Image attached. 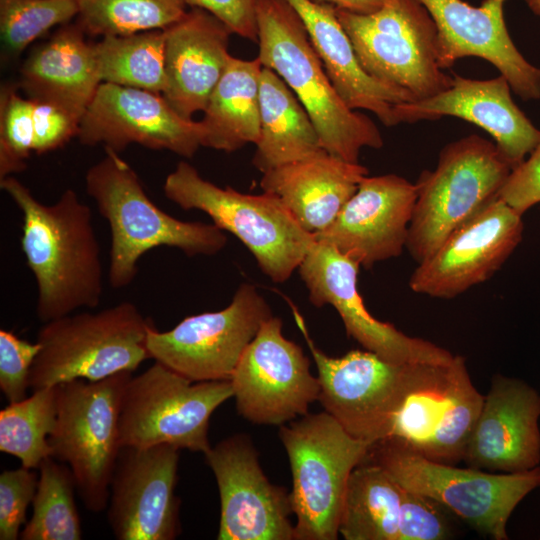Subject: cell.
<instances>
[{"instance_id": "obj_7", "label": "cell", "mask_w": 540, "mask_h": 540, "mask_svg": "<svg viewBox=\"0 0 540 540\" xmlns=\"http://www.w3.org/2000/svg\"><path fill=\"white\" fill-rule=\"evenodd\" d=\"M511 170L495 143L479 135L447 144L436 168L423 171L415 183L417 199L406 249L416 263L498 199Z\"/></svg>"}, {"instance_id": "obj_5", "label": "cell", "mask_w": 540, "mask_h": 540, "mask_svg": "<svg viewBox=\"0 0 540 540\" xmlns=\"http://www.w3.org/2000/svg\"><path fill=\"white\" fill-rule=\"evenodd\" d=\"M163 192L180 208L203 211L218 228L236 236L276 283L291 277L315 241L277 196L219 187L186 161L167 175Z\"/></svg>"}, {"instance_id": "obj_45", "label": "cell", "mask_w": 540, "mask_h": 540, "mask_svg": "<svg viewBox=\"0 0 540 540\" xmlns=\"http://www.w3.org/2000/svg\"><path fill=\"white\" fill-rule=\"evenodd\" d=\"M528 8L537 16H540V0H523Z\"/></svg>"}, {"instance_id": "obj_3", "label": "cell", "mask_w": 540, "mask_h": 540, "mask_svg": "<svg viewBox=\"0 0 540 540\" xmlns=\"http://www.w3.org/2000/svg\"><path fill=\"white\" fill-rule=\"evenodd\" d=\"M105 150V156L86 172L85 187L110 227L108 280L112 288L130 285L139 259L154 248L212 256L226 246L227 237L215 224L179 220L160 209L134 169L117 152Z\"/></svg>"}, {"instance_id": "obj_43", "label": "cell", "mask_w": 540, "mask_h": 540, "mask_svg": "<svg viewBox=\"0 0 540 540\" xmlns=\"http://www.w3.org/2000/svg\"><path fill=\"white\" fill-rule=\"evenodd\" d=\"M191 8L203 9L222 21L233 34L257 42V0H185Z\"/></svg>"}, {"instance_id": "obj_24", "label": "cell", "mask_w": 540, "mask_h": 540, "mask_svg": "<svg viewBox=\"0 0 540 540\" xmlns=\"http://www.w3.org/2000/svg\"><path fill=\"white\" fill-rule=\"evenodd\" d=\"M511 91L502 75L475 80L455 74L446 90L425 99L399 104L395 112L399 123L436 120L443 116L471 122L492 136L513 169L535 148L540 140V130L515 104Z\"/></svg>"}, {"instance_id": "obj_25", "label": "cell", "mask_w": 540, "mask_h": 540, "mask_svg": "<svg viewBox=\"0 0 540 540\" xmlns=\"http://www.w3.org/2000/svg\"><path fill=\"white\" fill-rule=\"evenodd\" d=\"M165 76L162 93L182 117L203 112L232 57V31L217 17L191 8L164 29Z\"/></svg>"}, {"instance_id": "obj_16", "label": "cell", "mask_w": 540, "mask_h": 540, "mask_svg": "<svg viewBox=\"0 0 540 540\" xmlns=\"http://www.w3.org/2000/svg\"><path fill=\"white\" fill-rule=\"evenodd\" d=\"M360 264L334 246L314 241L298 267L316 307L333 306L346 333L364 349L393 363H450L451 352L430 341L412 337L370 314L358 291Z\"/></svg>"}, {"instance_id": "obj_18", "label": "cell", "mask_w": 540, "mask_h": 540, "mask_svg": "<svg viewBox=\"0 0 540 540\" xmlns=\"http://www.w3.org/2000/svg\"><path fill=\"white\" fill-rule=\"evenodd\" d=\"M178 463L179 449L171 445L121 447L107 505L117 540H174L180 534Z\"/></svg>"}, {"instance_id": "obj_13", "label": "cell", "mask_w": 540, "mask_h": 540, "mask_svg": "<svg viewBox=\"0 0 540 540\" xmlns=\"http://www.w3.org/2000/svg\"><path fill=\"white\" fill-rule=\"evenodd\" d=\"M272 312L252 284L243 283L224 309L185 317L171 330L152 325L147 334L150 358L193 381H230L261 324Z\"/></svg>"}, {"instance_id": "obj_29", "label": "cell", "mask_w": 540, "mask_h": 540, "mask_svg": "<svg viewBox=\"0 0 540 540\" xmlns=\"http://www.w3.org/2000/svg\"><path fill=\"white\" fill-rule=\"evenodd\" d=\"M260 130L252 163L264 173L323 149L317 129L295 93L263 66L259 88Z\"/></svg>"}, {"instance_id": "obj_21", "label": "cell", "mask_w": 540, "mask_h": 540, "mask_svg": "<svg viewBox=\"0 0 540 540\" xmlns=\"http://www.w3.org/2000/svg\"><path fill=\"white\" fill-rule=\"evenodd\" d=\"M416 184L395 175L365 176L332 224L313 235L360 266L398 257L406 248Z\"/></svg>"}, {"instance_id": "obj_40", "label": "cell", "mask_w": 540, "mask_h": 540, "mask_svg": "<svg viewBox=\"0 0 540 540\" xmlns=\"http://www.w3.org/2000/svg\"><path fill=\"white\" fill-rule=\"evenodd\" d=\"M40 344L19 338L12 331L0 330V389L10 403L25 399L29 375Z\"/></svg>"}, {"instance_id": "obj_33", "label": "cell", "mask_w": 540, "mask_h": 540, "mask_svg": "<svg viewBox=\"0 0 540 540\" xmlns=\"http://www.w3.org/2000/svg\"><path fill=\"white\" fill-rule=\"evenodd\" d=\"M39 481L32 516L20 532L21 540H80L82 528L75 502L76 482L70 467L53 457L39 465Z\"/></svg>"}, {"instance_id": "obj_9", "label": "cell", "mask_w": 540, "mask_h": 540, "mask_svg": "<svg viewBox=\"0 0 540 540\" xmlns=\"http://www.w3.org/2000/svg\"><path fill=\"white\" fill-rule=\"evenodd\" d=\"M132 372L99 381L77 379L57 385L58 412L49 436L52 457L67 464L85 507L103 512L122 447L120 411Z\"/></svg>"}, {"instance_id": "obj_32", "label": "cell", "mask_w": 540, "mask_h": 540, "mask_svg": "<svg viewBox=\"0 0 540 540\" xmlns=\"http://www.w3.org/2000/svg\"><path fill=\"white\" fill-rule=\"evenodd\" d=\"M94 53L102 82L163 93L164 30L104 36L94 44Z\"/></svg>"}, {"instance_id": "obj_35", "label": "cell", "mask_w": 540, "mask_h": 540, "mask_svg": "<svg viewBox=\"0 0 540 540\" xmlns=\"http://www.w3.org/2000/svg\"><path fill=\"white\" fill-rule=\"evenodd\" d=\"M78 23L91 35L164 30L186 12L185 0H78Z\"/></svg>"}, {"instance_id": "obj_42", "label": "cell", "mask_w": 540, "mask_h": 540, "mask_svg": "<svg viewBox=\"0 0 540 540\" xmlns=\"http://www.w3.org/2000/svg\"><path fill=\"white\" fill-rule=\"evenodd\" d=\"M498 198L520 215L540 203V140L528 158L511 170Z\"/></svg>"}, {"instance_id": "obj_6", "label": "cell", "mask_w": 540, "mask_h": 540, "mask_svg": "<svg viewBox=\"0 0 540 540\" xmlns=\"http://www.w3.org/2000/svg\"><path fill=\"white\" fill-rule=\"evenodd\" d=\"M279 438L292 475L294 540H336L348 479L373 444L350 435L326 411L280 426Z\"/></svg>"}, {"instance_id": "obj_31", "label": "cell", "mask_w": 540, "mask_h": 540, "mask_svg": "<svg viewBox=\"0 0 540 540\" xmlns=\"http://www.w3.org/2000/svg\"><path fill=\"white\" fill-rule=\"evenodd\" d=\"M402 491L382 466L366 459L348 479L339 535L346 540H397Z\"/></svg>"}, {"instance_id": "obj_26", "label": "cell", "mask_w": 540, "mask_h": 540, "mask_svg": "<svg viewBox=\"0 0 540 540\" xmlns=\"http://www.w3.org/2000/svg\"><path fill=\"white\" fill-rule=\"evenodd\" d=\"M301 17L325 71L344 103L373 113L385 126H395L397 105L414 101L407 91L369 75L336 15L335 7L310 0H287Z\"/></svg>"}, {"instance_id": "obj_15", "label": "cell", "mask_w": 540, "mask_h": 540, "mask_svg": "<svg viewBox=\"0 0 540 540\" xmlns=\"http://www.w3.org/2000/svg\"><path fill=\"white\" fill-rule=\"evenodd\" d=\"M273 315L260 326L230 379L236 410L256 425L282 426L306 415L320 384L303 349Z\"/></svg>"}, {"instance_id": "obj_2", "label": "cell", "mask_w": 540, "mask_h": 540, "mask_svg": "<svg viewBox=\"0 0 540 540\" xmlns=\"http://www.w3.org/2000/svg\"><path fill=\"white\" fill-rule=\"evenodd\" d=\"M258 59L276 72L308 112L329 154L358 163L363 148H382L379 128L349 108L331 83L306 27L287 0H257Z\"/></svg>"}, {"instance_id": "obj_37", "label": "cell", "mask_w": 540, "mask_h": 540, "mask_svg": "<svg viewBox=\"0 0 540 540\" xmlns=\"http://www.w3.org/2000/svg\"><path fill=\"white\" fill-rule=\"evenodd\" d=\"M32 100L23 98L14 85L0 91V180L27 168L33 152Z\"/></svg>"}, {"instance_id": "obj_8", "label": "cell", "mask_w": 540, "mask_h": 540, "mask_svg": "<svg viewBox=\"0 0 540 540\" xmlns=\"http://www.w3.org/2000/svg\"><path fill=\"white\" fill-rule=\"evenodd\" d=\"M367 460L382 466L405 489L431 498L494 540L509 538L507 523L513 511L540 487V465L514 473L459 468L387 439L372 445Z\"/></svg>"}, {"instance_id": "obj_1", "label": "cell", "mask_w": 540, "mask_h": 540, "mask_svg": "<svg viewBox=\"0 0 540 540\" xmlns=\"http://www.w3.org/2000/svg\"><path fill=\"white\" fill-rule=\"evenodd\" d=\"M0 187L23 216L20 243L37 286L38 319L45 323L96 308L104 289L103 265L88 205L73 189L44 204L14 176L1 179Z\"/></svg>"}, {"instance_id": "obj_19", "label": "cell", "mask_w": 540, "mask_h": 540, "mask_svg": "<svg viewBox=\"0 0 540 540\" xmlns=\"http://www.w3.org/2000/svg\"><path fill=\"white\" fill-rule=\"evenodd\" d=\"M84 145L117 153L130 144L192 158L202 146L200 121L182 117L160 93L102 82L79 125Z\"/></svg>"}, {"instance_id": "obj_34", "label": "cell", "mask_w": 540, "mask_h": 540, "mask_svg": "<svg viewBox=\"0 0 540 540\" xmlns=\"http://www.w3.org/2000/svg\"><path fill=\"white\" fill-rule=\"evenodd\" d=\"M57 386L33 390L25 399L0 411V451L35 469L52 457L49 436L57 420Z\"/></svg>"}, {"instance_id": "obj_14", "label": "cell", "mask_w": 540, "mask_h": 540, "mask_svg": "<svg viewBox=\"0 0 540 540\" xmlns=\"http://www.w3.org/2000/svg\"><path fill=\"white\" fill-rule=\"evenodd\" d=\"M289 304L317 368L324 411L357 439L383 440L414 363H393L366 349L330 357L314 344L302 315Z\"/></svg>"}, {"instance_id": "obj_17", "label": "cell", "mask_w": 540, "mask_h": 540, "mask_svg": "<svg viewBox=\"0 0 540 540\" xmlns=\"http://www.w3.org/2000/svg\"><path fill=\"white\" fill-rule=\"evenodd\" d=\"M219 491V540H294L290 492L272 484L251 438L219 441L204 454Z\"/></svg>"}, {"instance_id": "obj_36", "label": "cell", "mask_w": 540, "mask_h": 540, "mask_svg": "<svg viewBox=\"0 0 540 540\" xmlns=\"http://www.w3.org/2000/svg\"><path fill=\"white\" fill-rule=\"evenodd\" d=\"M78 13V0H0L2 54L6 60L17 58L36 39Z\"/></svg>"}, {"instance_id": "obj_44", "label": "cell", "mask_w": 540, "mask_h": 540, "mask_svg": "<svg viewBox=\"0 0 540 540\" xmlns=\"http://www.w3.org/2000/svg\"><path fill=\"white\" fill-rule=\"evenodd\" d=\"M317 4L331 5L337 9L368 14L379 10L388 0H310Z\"/></svg>"}, {"instance_id": "obj_30", "label": "cell", "mask_w": 540, "mask_h": 540, "mask_svg": "<svg viewBox=\"0 0 540 540\" xmlns=\"http://www.w3.org/2000/svg\"><path fill=\"white\" fill-rule=\"evenodd\" d=\"M263 65L256 57H231L200 123L202 146L227 153L256 144L260 130L259 88Z\"/></svg>"}, {"instance_id": "obj_27", "label": "cell", "mask_w": 540, "mask_h": 540, "mask_svg": "<svg viewBox=\"0 0 540 540\" xmlns=\"http://www.w3.org/2000/svg\"><path fill=\"white\" fill-rule=\"evenodd\" d=\"M263 192L277 196L312 235L329 227L368 169L327 151L262 173Z\"/></svg>"}, {"instance_id": "obj_28", "label": "cell", "mask_w": 540, "mask_h": 540, "mask_svg": "<svg viewBox=\"0 0 540 540\" xmlns=\"http://www.w3.org/2000/svg\"><path fill=\"white\" fill-rule=\"evenodd\" d=\"M79 23L63 25L31 52L20 70L28 98L55 104L81 121L102 83L94 44Z\"/></svg>"}, {"instance_id": "obj_41", "label": "cell", "mask_w": 540, "mask_h": 540, "mask_svg": "<svg viewBox=\"0 0 540 540\" xmlns=\"http://www.w3.org/2000/svg\"><path fill=\"white\" fill-rule=\"evenodd\" d=\"M33 152L44 154L65 145L78 135L80 121L63 108L32 100Z\"/></svg>"}, {"instance_id": "obj_22", "label": "cell", "mask_w": 540, "mask_h": 540, "mask_svg": "<svg viewBox=\"0 0 540 540\" xmlns=\"http://www.w3.org/2000/svg\"><path fill=\"white\" fill-rule=\"evenodd\" d=\"M437 27L442 70L475 56L490 62L524 101L540 99V68L515 46L504 19L506 0H484L474 7L463 0H420Z\"/></svg>"}, {"instance_id": "obj_12", "label": "cell", "mask_w": 540, "mask_h": 540, "mask_svg": "<svg viewBox=\"0 0 540 540\" xmlns=\"http://www.w3.org/2000/svg\"><path fill=\"white\" fill-rule=\"evenodd\" d=\"M233 397L230 381L193 382L156 362L128 381L121 402L122 446L167 444L205 454L209 420Z\"/></svg>"}, {"instance_id": "obj_20", "label": "cell", "mask_w": 540, "mask_h": 540, "mask_svg": "<svg viewBox=\"0 0 540 540\" xmlns=\"http://www.w3.org/2000/svg\"><path fill=\"white\" fill-rule=\"evenodd\" d=\"M522 235V215L498 198L417 264L409 287L433 298H454L492 277L517 248Z\"/></svg>"}, {"instance_id": "obj_11", "label": "cell", "mask_w": 540, "mask_h": 540, "mask_svg": "<svg viewBox=\"0 0 540 540\" xmlns=\"http://www.w3.org/2000/svg\"><path fill=\"white\" fill-rule=\"evenodd\" d=\"M484 396L465 358L450 363H414L386 437L429 460L455 464L464 451Z\"/></svg>"}, {"instance_id": "obj_23", "label": "cell", "mask_w": 540, "mask_h": 540, "mask_svg": "<svg viewBox=\"0 0 540 540\" xmlns=\"http://www.w3.org/2000/svg\"><path fill=\"white\" fill-rule=\"evenodd\" d=\"M540 393L522 379L496 374L468 439L467 467L514 473L540 465Z\"/></svg>"}, {"instance_id": "obj_10", "label": "cell", "mask_w": 540, "mask_h": 540, "mask_svg": "<svg viewBox=\"0 0 540 540\" xmlns=\"http://www.w3.org/2000/svg\"><path fill=\"white\" fill-rule=\"evenodd\" d=\"M336 15L363 69L415 100L446 90L453 77L438 64L437 27L420 0H388L379 10Z\"/></svg>"}, {"instance_id": "obj_38", "label": "cell", "mask_w": 540, "mask_h": 540, "mask_svg": "<svg viewBox=\"0 0 540 540\" xmlns=\"http://www.w3.org/2000/svg\"><path fill=\"white\" fill-rule=\"evenodd\" d=\"M39 476L21 466L0 474V539L16 540L27 523L26 513L34 499Z\"/></svg>"}, {"instance_id": "obj_4", "label": "cell", "mask_w": 540, "mask_h": 540, "mask_svg": "<svg viewBox=\"0 0 540 540\" xmlns=\"http://www.w3.org/2000/svg\"><path fill=\"white\" fill-rule=\"evenodd\" d=\"M152 325L129 301L45 322L37 333L41 348L30 370L29 387L99 381L135 371L150 358L146 342Z\"/></svg>"}, {"instance_id": "obj_39", "label": "cell", "mask_w": 540, "mask_h": 540, "mask_svg": "<svg viewBox=\"0 0 540 540\" xmlns=\"http://www.w3.org/2000/svg\"><path fill=\"white\" fill-rule=\"evenodd\" d=\"M445 508L403 487L397 540H444L451 536Z\"/></svg>"}]
</instances>
